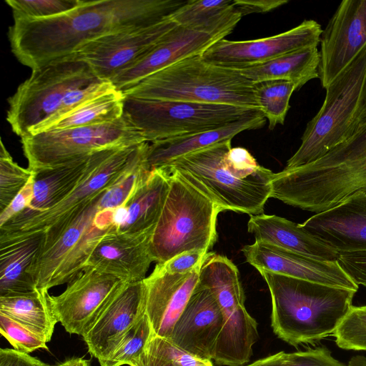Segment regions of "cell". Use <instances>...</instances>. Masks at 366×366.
Returning a JSON list of instances; mask_svg holds the SVG:
<instances>
[{"label": "cell", "instance_id": "83f0119b", "mask_svg": "<svg viewBox=\"0 0 366 366\" xmlns=\"http://www.w3.org/2000/svg\"><path fill=\"white\" fill-rule=\"evenodd\" d=\"M44 232L19 237L0 243V297L37 291L33 275Z\"/></svg>", "mask_w": 366, "mask_h": 366}, {"label": "cell", "instance_id": "681fc988", "mask_svg": "<svg viewBox=\"0 0 366 366\" xmlns=\"http://www.w3.org/2000/svg\"><path fill=\"white\" fill-rule=\"evenodd\" d=\"M347 366H366V357L362 355H357L352 357Z\"/></svg>", "mask_w": 366, "mask_h": 366}, {"label": "cell", "instance_id": "277c9868", "mask_svg": "<svg viewBox=\"0 0 366 366\" xmlns=\"http://www.w3.org/2000/svg\"><path fill=\"white\" fill-rule=\"evenodd\" d=\"M122 92L140 99L259 109L253 82L239 70L207 62L201 55L174 63Z\"/></svg>", "mask_w": 366, "mask_h": 366}, {"label": "cell", "instance_id": "7dc6e473", "mask_svg": "<svg viewBox=\"0 0 366 366\" xmlns=\"http://www.w3.org/2000/svg\"><path fill=\"white\" fill-rule=\"evenodd\" d=\"M237 9L242 14L266 13L272 11L288 2L287 0H233Z\"/></svg>", "mask_w": 366, "mask_h": 366}, {"label": "cell", "instance_id": "7a4b0ae2", "mask_svg": "<svg viewBox=\"0 0 366 366\" xmlns=\"http://www.w3.org/2000/svg\"><path fill=\"white\" fill-rule=\"evenodd\" d=\"M366 192V127L309 164L273 173L270 197L319 213Z\"/></svg>", "mask_w": 366, "mask_h": 366}, {"label": "cell", "instance_id": "484cf974", "mask_svg": "<svg viewBox=\"0 0 366 366\" xmlns=\"http://www.w3.org/2000/svg\"><path fill=\"white\" fill-rule=\"evenodd\" d=\"M265 122L266 119L259 110L215 129L151 142L147 154V164L150 169L164 166L184 155L232 140L242 132L259 129Z\"/></svg>", "mask_w": 366, "mask_h": 366}, {"label": "cell", "instance_id": "e0dca14e", "mask_svg": "<svg viewBox=\"0 0 366 366\" xmlns=\"http://www.w3.org/2000/svg\"><path fill=\"white\" fill-rule=\"evenodd\" d=\"M366 45V0H344L320 39L319 79L325 89Z\"/></svg>", "mask_w": 366, "mask_h": 366}, {"label": "cell", "instance_id": "5b68a950", "mask_svg": "<svg viewBox=\"0 0 366 366\" xmlns=\"http://www.w3.org/2000/svg\"><path fill=\"white\" fill-rule=\"evenodd\" d=\"M103 192L44 232L33 270L38 290L48 292L50 288L76 278L100 239L117 230V210L101 204Z\"/></svg>", "mask_w": 366, "mask_h": 366}, {"label": "cell", "instance_id": "2e32d148", "mask_svg": "<svg viewBox=\"0 0 366 366\" xmlns=\"http://www.w3.org/2000/svg\"><path fill=\"white\" fill-rule=\"evenodd\" d=\"M125 283L116 276L86 267L61 294L47 297L65 330L82 337Z\"/></svg>", "mask_w": 366, "mask_h": 366}, {"label": "cell", "instance_id": "6da1fadb", "mask_svg": "<svg viewBox=\"0 0 366 366\" xmlns=\"http://www.w3.org/2000/svg\"><path fill=\"white\" fill-rule=\"evenodd\" d=\"M186 1L81 0L75 9L43 19H14L9 27L11 51L23 65L36 69L73 54L100 36L158 24Z\"/></svg>", "mask_w": 366, "mask_h": 366}, {"label": "cell", "instance_id": "9a60e30c", "mask_svg": "<svg viewBox=\"0 0 366 366\" xmlns=\"http://www.w3.org/2000/svg\"><path fill=\"white\" fill-rule=\"evenodd\" d=\"M323 30L315 20H305L285 32L257 39H222L208 48L202 58L217 65L241 69L301 49L317 47Z\"/></svg>", "mask_w": 366, "mask_h": 366}, {"label": "cell", "instance_id": "9c48e42d", "mask_svg": "<svg viewBox=\"0 0 366 366\" xmlns=\"http://www.w3.org/2000/svg\"><path fill=\"white\" fill-rule=\"evenodd\" d=\"M74 52L31 70L8 99L6 120L21 138L51 119L71 91L99 80Z\"/></svg>", "mask_w": 366, "mask_h": 366}, {"label": "cell", "instance_id": "4316f807", "mask_svg": "<svg viewBox=\"0 0 366 366\" xmlns=\"http://www.w3.org/2000/svg\"><path fill=\"white\" fill-rule=\"evenodd\" d=\"M247 229L255 241L322 261L338 259L339 252L335 249L305 231L300 224L277 215L263 213L250 216Z\"/></svg>", "mask_w": 366, "mask_h": 366}, {"label": "cell", "instance_id": "7bdbcfd3", "mask_svg": "<svg viewBox=\"0 0 366 366\" xmlns=\"http://www.w3.org/2000/svg\"><path fill=\"white\" fill-rule=\"evenodd\" d=\"M208 253L203 249H193L182 252L169 260L159 264L161 268L170 274H184L201 265Z\"/></svg>", "mask_w": 366, "mask_h": 366}, {"label": "cell", "instance_id": "ffe728a7", "mask_svg": "<svg viewBox=\"0 0 366 366\" xmlns=\"http://www.w3.org/2000/svg\"><path fill=\"white\" fill-rule=\"evenodd\" d=\"M154 227L138 232H109L95 246L86 267L112 274L127 283L144 280L154 262L151 242Z\"/></svg>", "mask_w": 366, "mask_h": 366}, {"label": "cell", "instance_id": "f6af8a7d", "mask_svg": "<svg viewBox=\"0 0 366 366\" xmlns=\"http://www.w3.org/2000/svg\"><path fill=\"white\" fill-rule=\"evenodd\" d=\"M33 187L34 174L22 190L0 212V226L17 216L29 206L33 197Z\"/></svg>", "mask_w": 366, "mask_h": 366}, {"label": "cell", "instance_id": "30bf717a", "mask_svg": "<svg viewBox=\"0 0 366 366\" xmlns=\"http://www.w3.org/2000/svg\"><path fill=\"white\" fill-rule=\"evenodd\" d=\"M199 283L212 292L223 317V328L213 360L226 366L247 363L259 334L257 322L244 305V293L237 266L227 257L209 252L200 268Z\"/></svg>", "mask_w": 366, "mask_h": 366}, {"label": "cell", "instance_id": "4fadbf2b", "mask_svg": "<svg viewBox=\"0 0 366 366\" xmlns=\"http://www.w3.org/2000/svg\"><path fill=\"white\" fill-rule=\"evenodd\" d=\"M177 25L169 18L151 26L111 33L83 44L75 53L97 77L110 81L143 59Z\"/></svg>", "mask_w": 366, "mask_h": 366}, {"label": "cell", "instance_id": "836d02e7", "mask_svg": "<svg viewBox=\"0 0 366 366\" xmlns=\"http://www.w3.org/2000/svg\"><path fill=\"white\" fill-rule=\"evenodd\" d=\"M254 89L259 110L268 121V128L283 125L290 109V100L295 85L284 80H269L254 83Z\"/></svg>", "mask_w": 366, "mask_h": 366}, {"label": "cell", "instance_id": "c3c4849f", "mask_svg": "<svg viewBox=\"0 0 366 366\" xmlns=\"http://www.w3.org/2000/svg\"><path fill=\"white\" fill-rule=\"evenodd\" d=\"M51 366H90L88 360L81 357H73L56 365Z\"/></svg>", "mask_w": 366, "mask_h": 366}, {"label": "cell", "instance_id": "4dcf8cb0", "mask_svg": "<svg viewBox=\"0 0 366 366\" xmlns=\"http://www.w3.org/2000/svg\"><path fill=\"white\" fill-rule=\"evenodd\" d=\"M320 54L317 47H310L272 60L238 69L252 82L284 80L297 89L313 79H319Z\"/></svg>", "mask_w": 366, "mask_h": 366}, {"label": "cell", "instance_id": "d590c367", "mask_svg": "<svg viewBox=\"0 0 366 366\" xmlns=\"http://www.w3.org/2000/svg\"><path fill=\"white\" fill-rule=\"evenodd\" d=\"M153 335L152 325L145 313L121 338L110 353L99 362L100 366L130 365L143 353Z\"/></svg>", "mask_w": 366, "mask_h": 366}, {"label": "cell", "instance_id": "f907efd6", "mask_svg": "<svg viewBox=\"0 0 366 366\" xmlns=\"http://www.w3.org/2000/svg\"><path fill=\"white\" fill-rule=\"evenodd\" d=\"M246 366H263L262 364V362H261V360H258L248 365H246Z\"/></svg>", "mask_w": 366, "mask_h": 366}, {"label": "cell", "instance_id": "d6986e66", "mask_svg": "<svg viewBox=\"0 0 366 366\" xmlns=\"http://www.w3.org/2000/svg\"><path fill=\"white\" fill-rule=\"evenodd\" d=\"M146 313L144 280L125 283L82 336L89 352L104 360Z\"/></svg>", "mask_w": 366, "mask_h": 366}, {"label": "cell", "instance_id": "f35d334b", "mask_svg": "<svg viewBox=\"0 0 366 366\" xmlns=\"http://www.w3.org/2000/svg\"><path fill=\"white\" fill-rule=\"evenodd\" d=\"M81 0H6L14 19H43L65 14L79 6Z\"/></svg>", "mask_w": 366, "mask_h": 366}, {"label": "cell", "instance_id": "3957f363", "mask_svg": "<svg viewBox=\"0 0 366 366\" xmlns=\"http://www.w3.org/2000/svg\"><path fill=\"white\" fill-rule=\"evenodd\" d=\"M272 300L271 326L292 345L319 341L333 333L357 291L259 270Z\"/></svg>", "mask_w": 366, "mask_h": 366}, {"label": "cell", "instance_id": "8992f818", "mask_svg": "<svg viewBox=\"0 0 366 366\" xmlns=\"http://www.w3.org/2000/svg\"><path fill=\"white\" fill-rule=\"evenodd\" d=\"M325 89L322 106L285 169L317 160L366 127V45Z\"/></svg>", "mask_w": 366, "mask_h": 366}, {"label": "cell", "instance_id": "7c38bea8", "mask_svg": "<svg viewBox=\"0 0 366 366\" xmlns=\"http://www.w3.org/2000/svg\"><path fill=\"white\" fill-rule=\"evenodd\" d=\"M144 142L142 133L124 114L110 123L51 129L21 138L28 168L34 173L107 148L134 146Z\"/></svg>", "mask_w": 366, "mask_h": 366}, {"label": "cell", "instance_id": "cb8c5ba5", "mask_svg": "<svg viewBox=\"0 0 366 366\" xmlns=\"http://www.w3.org/2000/svg\"><path fill=\"white\" fill-rule=\"evenodd\" d=\"M120 148L122 147L102 149L59 167L34 173L33 197L29 206L0 226V231L8 230L58 204L92 169Z\"/></svg>", "mask_w": 366, "mask_h": 366}, {"label": "cell", "instance_id": "44dd1931", "mask_svg": "<svg viewBox=\"0 0 366 366\" xmlns=\"http://www.w3.org/2000/svg\"><path fill=\"white\" fill-rule=\"evenodd\" d=\"M223 325L214 296L199 282L169 340L197 357L212 360Z\"/></svg>", "mask_w": 366, "mask_h": 366}, {"label": "cell", "instance_id": "ba28073f", "mask_svg": "<svg viewBox=\"0 0 366 366\" xmlns=\"http://www.w3.org/2000/svg\"><path fill=\"white\" fill-rule=\"evenodd\" d=\"M232 140L181 157L159 167L175 172L210 198L222 211L263 214L271 194L273 172L261 166L253 175L239 179L226 169L222 159Z\"/></svg>", "mask_w": 366, "mask_h": 366}, {"label": "cell", "instance_id": "603a6c76", "mask_svg": "<svg viewBox=\"0 0 366 366\" xmlns=\"http://www.w3.org/2000/svg\"><path fill=\"white\" fill-rule=\"evenodd\" d=\"M300 224L339 253L366 252V192H356Z\"/></svg>", "mask_w": 366, "mask_h": 366}, {"label": "cell", "instance_id": "ee69618b", "mask_svg": "<svg viewBox=\"0 0 366 366\" xmlns=\"http://www.w3.org/2000/svg\"><path fill=\"white\" fill-rule=\"evenodd\" d=\"M337 261L355 283L366 287V252L339 253Z\"/></svg>", "mask_w": 366, "mask_h": 366}, {"label": "cell", "instance_id": "ab89813d", "mask_svg": "<svg viewBox=\"0 0 366 366\" xmlns=\"http://www.w3.org/2000/svg\"><path fill=\"white\" fill-rule=\"evenodd\" d=\"M260 360L263 366H346L325 347L290 353L282 351Z\"/></svg>", "mask_w": 366, "mask_h": 366}, {"label": "cell", "instance_id": "1f68e13d", "mask_svg": "<svg viewBox=\"0 0 366 366\" xmlns=\"http://www.w3.org/2000/svg\"><path fill=\"white\" fill-rule=\"evenodd\" d=\"M48 292L0 297V314L18 322L39 338L51 340L58 322L48 300Z\"/></svg>", "mask_w": 366, "mask_h": 366}, {"label": "cell", "instance_id": "8fae6325", "mask_svg": "<svg viewBox=\"0 0 366 366\" xmlns=\"http://www.w3.org/2000/svg\"><path fill=\"white\" fill-rule=\"evenodd\" d=\"M258 111L228 104L125 96L123 114L142 133L146 142H154L215 129Z\"/></svg>", "mask_w": 366, "mask_h": 366}, {"label": "cell", "instance_id": "bcb514c9", "mask_svg": "<svg viewBox=\"0 0 366 366\" xmlns=\"http://www.w3.org/2000/svg\"><path fill=\"white\" fill-rule=\"evenodd\" d=\"M0 366H51L29 353L15 349H0Z\"/></svg>", "mask_w": 366, "mask_h": 366}, {"label": "cell", "instance_id": "60d3db41", "mask_svg": "<svg viewBox=\"0 0 366 366\" xmlns=\"http://www.w3.org/2000/svg\"><path fill=\"white\" fill-rule=\"evenodd\" d=\"M1 334L15 350L29 353L39 349L48 350L45 341L9 317L0 314Z\"/></svg>", "mask_w": 366, "mask_h": 366}, {"label": "cell", "instance_id": "5bb4252c", "mask_svg": "<svg viewBox=\"0 0 366 366\" xmlns=\"http://www.w3.org/2000/svg\"><path fill=\"white\" fill-rule=\"evenodd\" d=\"M119 149L92 169L61 202L6 231H0V242L34 233L44 232L59 220L116 183L137 159L143 145Z\"/></svg>", "mask_w": 366, "mask_h": 366}, {"label": "cell", "instance_id": "f546056e", "mask_svg": "<svg viewBox=\"0 0 366 366\" xmlns=\"http://www.w3.org/2000/svg\"><path fill=\"white\" fill-rule=\"evenodd\" d=\"M242 17L233 0H189L169 19L179 26L224 39Z\"/></svg>", "mask_w": 366, "mask_h": 366}, {"label": "cell", "instance_id": "d6a6232c", "mask_svg": "<svg viewBox=\"0 0 366 366\" xmlns=\"http://www.w3.org/2000/svg\"><path fill=\"white\" fill-rule=\"evenodd\" d=\"M124 97L123 92L116 88L101 94L64 116L48 130L87 127L115 122L123 116Z\"/></svg>", "mask_w": 366, "mask_h": 366}, {"label": "cell", "instance_id": "52a82bcc", "mask_svg": "<svg viewBox=\"0 0 366 366\" xmlns=\"http://www.w3.org/2000/svg\"><path fill=\"white\" fill-rule=\"evenodd\" d=\"M164 170L170 184L152 237L151 252L157 264L189 250L209 252L217 241V219L222 212L178 173Z\"/></svg>", "mask_w": 366, "mask_h": 366}, {"label": "cell", "instance_id": "e575fe53", "mask_svg": "<svg viewBox=\"0 0 366 366\" xmlns=\"http://www.w3.org/2000/svg\"><path fill=\"white\" fill-rule=\"evenodd\" d=\"M129 366H214L212 360L197 357L167 339L153 335L143 353Z\"/></svg>", "mask_w": 366, "mask_h": 366}, {"label": "cell", "instance_id": "f1b7e54d", "mask_svg": "<svg viewBox=\"0 0 366 366\" xmlns=\"http://www.w3.org/2000/svg\"><path fill=\"white\" fill-rule=\"evenodd\" d=\"M169 175L161 167L152 169L148 178L127 203L116 211L117 230L138 232L155 227L169 189Z\"/></svg>", "mask_w": 366, "mask_h": 366}, {"label": "cell", "instance_id": "ac0fdd59", "mask_svg": "<svg viewBox=\"0 0 366 366\" xmlns=\"http://www.w3.org/2000/svg\"><path fill=\"white\" fill-rule=\"evenodd\" d=\"M247 261L258 271L357 291L359 285L338 261H322L264 242L255 241L242 249Z\"/></svg>", "mask_w": 366, "mask_h": 366}, {"label": "cell", "instance_id": "7402d4cb", "mask_svg": "<svg viewBox=\"0 0 366 366\" xmlns=\"http://www.w3.org/2000/svg\"><path fill=\"white\" fill-rule=\"evenodd\" d=\"M202 264L187 273L170 274L157 264L144 280L146 314L154 335L170 338L174 325L199 282Z\"/></svg>", "mask_w": 366, "mask_h": 366}, {"label": "cell", "instance_id": "74e56055", "mask_svg": "<svg viewBox=\"0 0 366 366\" xmlns=\"http://www.w3.org/2000/svg\"><path fill=\"white\" fill-rule=\"evenodd\" d=\"M332 335L342 349L366 351V305H351Z\"/></svg>", "mask_w": 366, "mask_h": 366}, {"label": "cell", "instance_id": "d4e9b609", "mask_svg": "<svg viewBox=\"0 0 366 366\" xmlns=\"http://www.w3.org/2000/svg\"><path fill=\"white\" fill-rule=\"evenodd\" d=\"M223 38L177 25L143 59L110 81L121 92L145 77L184 59L202 55Z\"/></svg>", "mask_w": 366, "mask_h": 366}, {"label": "cell", "instance_id": "8d00e7d4", "mask_svg": "<svg viewBox=\"0 0 366 366\" xmlns=\"http://www.w3.org/2000/svg\"><path fill=\"white\" fill-rule=\"evenodd\" d=\"M29 169L16 163L1 141L0 149V212L22 190L33 175Z\"/></svg>", "mask_w": 366, "mask_h": 366}, {"label": "cell", "instance_id": "b9f144b4", "mask_svg": "<svg viewBox=\"0 0 366 366\" xmlns=\"http://www.w3.org/2000/svg\"><path fill=\"white\" fill-rule=\"evenodd\" d=\"M224 167L239 179H246L259 169L255 158L243 147H232L222 159Z\"/></svg>", "mask_w": 366, "mask_h": 366}]
</instances>
